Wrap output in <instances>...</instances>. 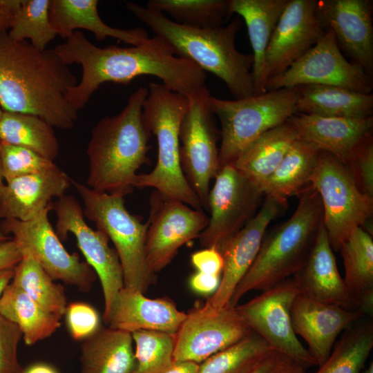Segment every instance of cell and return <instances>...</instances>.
<instances>
[{"label": "cell", "instance_id": "obj_1", "mask_svg": "<svg viewBox=\"0 0 373 373\" xmlns=\"http://www.w3.org/2000/svg\"><path fill=\"white\" fill-rule=\"evenodd\" d=\"M66 39L54 50L67 66L76 64L82 68L80 82L65 95L76 112L84 107L105 82L128 84L137 77L151 75L171 90L185 96L206 86V72L190 60L175 55L170 45L159 36L130 47H98L80 30L74 31Z\"/></svg>", "mask_w": 373, "mask_h": 373}, {"label": "cell", "instance_id": "obj_2", "mask_svg": "<svg viewBox=\"0 0 373 373\" xmlns=\"http://www.w3.org/2000/svg\"><path fill=\"white\" fill-rule=\"evenodd\" d=\"M77 80L53 49L39 50L8 32L0 37V105L3 111L36 115L70 129L77 118L65 95Z\"/></svg>", "mask_w": 373, "mask_h": 373}, {"label": "cell", "instance_id": "obj_3", "mask_svg": "<svg viewBox=\"0 0 373 373\" xmlns=\"http://www.w3.org/2000/svg\"><path fill=\"white\" fill-rule=\"evenodd\" d=\"M148 88L140 86L121 112L101 118L93 127L86 154V186L124 198L134 189L137 171L149 162L152 135L143 115Z\"/></svg>", "mask_w": 373, "mask_h": 373}, {"label": "cell", "instance_id": "obj_4", "mask_svg": "<svg viewBox=\"0 0 373 373\" xmlns=\"http://www.w3.org/2000/svg\"><path fill=\"white\" fill-rule=\"evenodd\" d=\"M125 4L155 36L170 45L175 55L218 77L235 99L254 95L253 55L242 53L236 47V37L242 25L239 17L224 26L196 28L179 24L166 15L137 3L126 1Z\"/></svg>", "mask_w": 373, "mask_h": 373}, {"label": "cell", "instance_id": "obj_5", "mask_svg": "<svg viewBox=\"0 0 373 373\" xmlns=\"http://www.w3.org/2000/svg\"><path fill=\"white\" fill-rule=\"evenodd\" d=\"M290 218L265 235L256 259L229 302L235 307L251 290L268 289L294 276L304 265L323 222L318 192L309 184L296 195Z\"/></svg>", "mask_w": 373, "mask_h": 373}, {"label": "cell", "instance_id": "obj_6", "mask_svg": "<svg viewBox=\"0 0 373 373\" xmlns=\"http://www.w3.org/2000/svg\"><path fill=\"white\" fill-rule=\"evenodd\" d=\"M188 97L175 93L162 83L151 82L143 103V115L157 144L153 169L137 174L134 188H153L161 194L202 210L198 197L188 182L180 160V126L188 108Z\"/></svg>", "mask_w": 373, "mask_h": 373}, {"label": "cell", "instance_id": "obj_7", "mask_svg": "<svg viewBox=\"0 0 373 373\" xmlns=\"http://www.w3.org/2000/svg\"><path fill=\"white\" fill-rule=\"evenodd\" d=\"M81 197L84 215L114 245L122 268L124 285L144 294L154 281L146 257L148 223L126 208L124 198L93 190L72 179Z\"/></svg>", "mask_w": 373, "mask_h": 373}, {"label": "cell", "instance_id": "obj_8", "mask_svg": "<svg viewBox=\"0 0 373 373\" xmlns=\"http://www.w3.org/2000/svg\"><path fill=\"white\" fill-rule=\"evenodd\" d=\"M296 94L294 87L232 100L211 95V108L221 126L220 169L232 165L256 139L296 113Z\"/></svg>", "mask_w": 373, "mask_h": 373}, {"label": "cell", "instance_id": "obj_9", "mask_svg": "<svg viewBox=\"0 0 373 373\" xmlns=\"http://www.w3.org/2000/svg\"><path fill=\"white\" fill-rule=\"evenodd\" d=\"M310 184L318 192L323 222L333 250L357 227L364 230L372 218L373 198L363 194L345 165L334 155L321 151Z\"/></svg>", "mask_w": 373, "mask_h": 373}, {"label": "cell", "instance_id": "obj_10", "mask_svg": "<svg viewBox=\"0 0 373 373\" xmlns=\"http://www.w3.org/2000/svg\"><path fill=\"white\" fill-rule=\"evenodd\" d=\"M211 95L209 89L204 86L187 96L188 108L179 132L182 171L203 209H206L210 182L220 170L217 143L220 133L210 104Z\"/></svg>", "mask_w": 373, "mask_h": 373}, {"label": "cell", "instance_id": "obj_11", "mask_svg": "<svg viewBox=\"0 0 373 373\" xmlns=\"http://www.w3.org/2000/svg\"><path fill=\"white\" fill-rule=\"evenodd\" d=\"M51 209L52 206L28 221L2 220L0 230L12 236L22 256H30L54 280H61L88 292L97 275L77 254H70L65 249L49 221Z\"/></svg>", "mask_w": 373, "mask_h": 373}, {"label": "cell", "instance_id": "obj_12", "mask_svg": "<svg viewBox=\"0 0 373 373\" xmlns=\"http://www.w3.org/2000/svg\"><path fill=\"white\" fill-rule=\"evenodd\" d=\"M300 294L293 278L262 291L236 310L250 327L271 347L305 367L316 365L314 359L295 334L291 318L292 304Z\"/></svg>", "mask_w": 373, "mask_h": 373}, {"label": "cell", "instance_id": "obj_13", "mask_svg": "<svg viewBox=\"0 0 373 373\" xmlns=\"http://www.w3.org/2000/svg\"><path fill=\"white\" fill-rule=\"evenodd\" d=\"M316 84L372 93V79L360 66L343 55L334 32L323 37L281 74L268 79L266 90Z\"/></svg>", "mask_w": 373, "mask_h": 373}, {"label": "cell", "instance_id": "obj_14", "mask_svg": "<svg viewBox=\"0 0 373 373\" xmlns=\"http://www.w3.org/2000/svg\"><path fill=\"white\" fill-rule=\"evenodd\" d=\"M214 178L207 200L211 216L199 239L204 248L219 249L256 213L264 195L233 165L221 167Z\"/></svg>", "mask_w": 373, "mask_h": 373}, {"label": "cell", "instance_id": "obj_15", "mask_svg": "<svg viewBox=\"0 0 373 373\" xmlns=\"http://www.w3.org/2000/svg\"><path fill=\"white\" fill-rule=\"evenodd\" d=\"M56 215L55 231L61 240L68 233L76 239L86 262L95 272L102 285L105 316L119 291L124 287L122 268L115 249L108 245L105 233L90 227L85 221L83 208L73 195H64L52 204Z\"/></svg>", "mask_w": 373, "mask_h": 373}, {"label": "cell", "instance_id": "obj_16", "mask_svg": "<svg viewBox=\"0 0 373 373\" xmlns=\"http://www.w3.org/2000/svg\"><path fill=\"white\" fill-rule=\"evenodd\" d=\"M149 204L145 251L149 267L155 274L171 262L183 245L199 238L209 218L203 210L155 190L150 195Z\"/></svg>", "mask_w": 373, "mask_h": 373}, {"label": "cell", "instance_id": "obj_17", "mask_svg": "<svg viewBox=\"0 0 373 373\" xmlns=\"http://www.w3.org/2000/svg\"><path fill=\"white\" fill-rule=\"evenodd\" d=\"M253 332L235 307L196 305L186 313L175 334L173 360L198 364Z\"/></svg>", "mask_w": 373, "mask_h": 373}, {"label": "cell", "instance_id": "obj_18", "mask_svg": "<svg viewBox=\"0 0 373 373\" xmlns=\"http://www.w3.org/2000/svg\"><path fill=\"white\" fill-rule=\"evenodd\" d=\"M256 213L218 249L223 258V269L217 290L205 302L216 309L229 306L240 282L256 259L270 222L287 207V200L265 195Z\"/></svg>", "mask_w": 373, "mask_h": 373}, {"label": "cell", "instance_id": "obj_19", "mask_svg": "<svg viewBox=\"0 0 373 373\" xmlns=\"http://www.w3.org/2000/svg\"><path fill=\"white\" fill-rule=\"evenodd\" d=\"M316 0H289L271 37L265 57V78L285 71L324 35Z\"/></svg>", "mask_w": 373, "mask_h": 373}, {"label": "cell", "instance_id": "obj_20", "mask_svg": "<svg viewBox=\"0 0 373 373\" xmlns=\"http://www.w3.org/2000/svg\"><path fill=\"white\" fill-rule=\"evenodd\" d=\"M316 11L323 28L332 30L338 45L369 75L373 70L372 1L318 0Z\"/></svg>", "mask_w": 373, "mask_h": 373}, {"label": "cell", "instance_id": "obj_21", "mask_svg": "<svg viewBox=\"0 0 373 373\" xmlns=\"http://www.w3.org/2000/svg\"><path fill=\"white\" fill-rule=\"evenodd\" d=\"M364 317L358 310L320 303L300 294L291 308L294 331L305 341L307 351L318 366L328 358L338 336Z\"/></svg>", "mask_w": 373, "mask_h": 373}, {"label": "cell", "instance_id": "obj_22", "mask_svg": "<svg viewBox=\"0 0 373 373\" xmlns=\"http://www.w3.org/2000/svg\"><path fill=\"white\" fill-rule=\"evenodd\" d=\"M292 278L300 295L357 310V301L339 273L323 222L304 265Z\"/></svg>", "mask_w": 373, "mask_h": 373}, {"label": "cell", "instance_id": "obj_23", "mask_svg": "<svg viewBox=\"0 0 373 373\" xmlns=\"http://www.w3.org/2000/svg\"><path fill=\"white\" fill-rule=\"evenodd\" d=\"M186 317L170 299L149 298L135 289L122 287L103 317L108 327L128 333L140 330L175 335Z\"/></svg>", "mask_w": 373, "mask_h": 373}, {"label": "cell", "instance_id": "obj_24", "mask_svg": "<svg viewBox=\"0 0 373 373\" xmlns=\"http://www.w3.org/2000/svg\"><path fill=\"white\" fill-rule=\"evenodd\" d=\"M72 186V179L58 166L11 179L0 193V218L28 221L52 206Z\"/></svg>", "mask_w": 373, "mask_h": 373}, {"label": "cell", "instance_id": "obj_25", "mask_svg": "<svg viewBox=\"0 0 373 373\" xmlns=\"http://www.w3.org/2000/svg\"><path fill=\"white\" fill-rule=\"evenodd\" d=\"M287 122L300 140L343 162L373 126L372 116L361 118L323 117L295 113Z\"/></svg>", "mask_w": 373, "mask_h": 373}, {"label": "cell", "instance_id": "obj_26", "mask_svg": "<svg viewBox=\"0 0 373 373\" xmlns=\"http://www.w3.org/2000/svg\"><path fill=\"white\" fill-rule=\"evenodd\" d=\"M97 0H50L49 17L57 35L66 39L77 29L92 32L96 40L112 37L131 46H137L149 39L144 28L112 27L101 19Z\"/></svg>", "mask_w": 373, "mask_h": 373}, {"label": "cell", "instance_id": "obj_27", "mask_svg": "<svg viewBox=\"0 0 373 373\" xmlns=\"http://www.w3.org/2000/svg\"><path fill=\"white\" fill-rule=\"evenodd\" d=\"M289 0H228L227 18L237 14L245 21L253 50L254 95L267 92L265 57L269 42Z\"/></svg>", "mask_w": 373, "mask_h": 373}, {"label": "cell", "instance_id": "obj_28", "mask_svg": "<svg viewBox=\"0 0 373 373\" xmlns=\"http://www.w3.org/2000/svg\"><path fill=\"white\" fill-rule=\"evenodd\" d=\"M80 373H134L136 361L131 333L100 327L81 345Z\"/></svg>", "mask_w": 373, "mask_h": 373}, {"label": "cell", "instance_id": "obj_29", "mask_svg": "<svg viewBox=\"0 0 373 373\" xmlns=\"http://www.w3.org/2000/svg\"><path fill=\"white\" fill-rule=\"evenodd\" d=\"M296 111L323 117H371L373 94L335 86L301 85L297 86Z\"/></svg>", "mask_w": 373, "mask_h": 373}, {"label": "cell", "instance_id": "obj_30", "mask_svg": "<svg viewBox=\"0 0 373 373\" xmlns=\"http://www.w3.org/2000/svg\"><path fill=\"white\" fill-rule=\"evenodd\" d=\"M298 139L296 131L287 121L256 139L232 165L260 189Z\"/></svg>", "mask_w": 373, "mask_h": 373}, {"label": "cell", "instance_id": "obj_31", "mask_svg": "<svg viewBox=\"0 0 373 373\" xmlns=\"http://www.w3.org/2000/svg\"><path fill=\"white\" fill-rule=\"evenodd\" d=\"M321 151L298 139L273 173L260 186L264 195L287 200L310 184Z\"/></svg>", "mask_w": 373, "mask_h": 373}, {"label": "cell", "instance_id": "obj_32", "mask_svg": "<svg viewBox=\"0 0 373 373\" xmlns=\"http://www.w3.org/2000/svg\"><path fill=\"white\" fill-rule=\"evenodd\" d=\"M0 315L19 327L27 345L48 338L61 325V318L45 310L11 282L1 296Z\"/></svg>", "mask_w": 373, "mask_h": 373}, {"label": "cell", "instance_id": "obj_33", "mask_svg": "<svg viewBox=\"0 0 373 373\" xmlns=\"http://www.w3.org/2000/svg\"><path fill=\"white\" fill-rule=\"evenodd\" d=\"M0 142L27 148L53 161L59 153L52 126L34 115L3 111Z\"/></svg>", "mask_w": 373, "mask_h": 373}, {"label": "cell", "instance_id": "obj_34", "mask_svg": "<svg viewBox=\"0 0 373 373\" xmlns=\"http://www.w3.org/2000/svg\"><path fill=\"white\" fill-rule=\"evenodd\" d=\"M362 318L346 328L315 373H361L373 347V323Z\"/></svg>", "mask_w": 373, "mask_h": 373}, {"label": "cell", "instance_id": "obj_35", "mask_svg": "<svg viewBox=\"0 0 373 373\" xmlns=\"http://www.w3.org/2000/svg\"><path fill=\"white\" fill-rule=\"evenodd\" d=\"M338 250L345 269L344 282L358 305L361 297L373 293L372 236L363 228L357 227Z\"/></svg>", "mask_w": 373, "mask_h": 373}, {"label": "cell", "instance_id": "obj_36", "mask_svg": "<svg viewBox=\"0 0 373 373\" xmlns=\"http://www.w3.org/2000/svg\"><path fill=\"white\" fill-rule=\"evenodd\" d=\"M11 283L47 312L59 318L64 315L68 304L64 287L30 256H22L15 267Z\"/></svg>", "mask_w": 373, "mask_h": 373}, {"label": "cell", "instance_id": "obj_37", "mask_svg": "<svg viewBox=\"0 0 373 373\" xmlns=\"http://www.w3.org/2000/svg\"><path fill=\"white\" fill-rule=\"evenodd\" d=\"M146 7L169 15L179 24L210 28L227 19L228 0H149Z\"/></svg>", "mask_w": 373, "mask_h": 373}, {"label": "cell", "instance_id": "obj_38", "mask_svg": "<svg viewBox=\"0 0 373 373\" xmlns=\"http://www.w3.org/2000/svg\"><path fill=\"white\" fill-rule=\"evenodd\" d=\"M271 350L261 336L253 332L202 361L198 373H249Z\"/></svg>", "mask_w": 373, "mask_h": 373}, {"label": "cell", "instance_id": "obj_39", "mask_svg": "<svg viewBox=\"0 0 373 373\" xmlns=\"http://www.w3.org/2000/svg\"><path fill=\"white\" fill-rule=\"evenodd\" d=\"M50 0H22L12 17L9 37L17 41L30 40L36 48L46 49L57 35L50 21Z\"/></svg>", "mask_w": 373, "mask_h": 373}, {"label": "cell", "instance_id": "obj_40", "mask_svg": "<svg viewBox=\"0 0 373 373\" xmlns=\"http://www.w3.org/2000/svg\"><path fill=\"white\" fill-rule=\"evenodd\" d=\"M131 335L136 361L134 373H159L174 361L175 335L148 330Z\"/></svg>", "mask_w": 373, "mask_h": 373}, {"label": "cell", "instance_id": "obj_41", "mask_svg": "<svg viewBox=\"0 0 373 373\" xmlns=\"http://www.w3.org/2000/svg\"><path fill=\"white\" fill-rule=\"evenodd\" d=\"M2 175L6 182L57 166L53 160L19 146L0 142Z\"/></svg>", "mask_w": 373, "mask_h": 373}, {"label": "cell", "instance_id": "obj_42", "mask_svg": "<svg viewBox=\"0 0 373 373\" xmlns=\"http://www.w3.org/2000/svg\"><path fill=\"white\" fill-rule=\"evenodd\" d=\"M350 172L358 189L373 198V139L366 135L342 162Z\"/></svg>", "mask_w": 373, "mask_h": 373}, {"label": "cell", "instance_id": "obj_43", "mask_svg": "<svg viewBox=\"0 0 373 373\" xmlns=\"http://www.w3.org/2000/svg\"><path fill=\"white\" fill-rule=\"evenodd\" d=\"M64 315L71 337L84 341L93 334L101 326L96 309L88 303L73 302L68 304Z\"/></svg>", "mask_w": 373, "mask_h": 373}, {"label": "cell", "instance_id": "obj_44", "mask_svg": "<svg viewBox=\"0 0 373 373\" xmlns=\"http://www.w3.org/2000/svg\"><path fill=\"white\" fill-rule=\"evenodd\" d=\"M21 338L19 327L0 315V373H23L17 355Z\"/></svg>", "mask_w": 373, "mask_h": 373}, {"label": "cell", "instance_id": "obj_45", "mask_svg": "<svg viewBox=\"0 0 373 373\" xmlns=\"http://www.w3.org/2000/svg\"><path fill=\"white\" fill-rule=\"evenodd\" d=\"M191 262L197 271L211 275L222 274L223 258L219 250L214 247L194 252L191 256Z\"/></svg>", "mask_w": 373, "mask_h": 373}, {"label": "cell", "instance_id": "obj_46", "mask_svg": "<svg viewBox=\"0 0 373 373\" xmlns=\"http://www.w3.org/2000/svg\"><path fill=\"white\" fill-rule=\"evenodd\" d=\"M221 276L206 274L197 271L190 279L192 289L202 294H213L218 289Z\"/></svg>", "mask_w": 373, "mask_h": 373}, {"label": "cell", "instance_id": "obj_47", "mask_svg": "<svg viewBox=\"0 0 373 373\" xmlns=\"http://www.w3.org/2000/svg\"><path fill=\"white\" fill-rule=\"evenodd\" d=\"M21 258L22 254L12 238L0 244V271L15 267Z\"/></svg>", "mask_w": 373, "mask_h": 373}, {"label": "cell", "instance_id": "obj_48", "mask_svg": "<svg viewBox=\"0 0 373 373\" xmlns=\"http://www.w3.org/2000/svg\"><path fill=\"white\" fill-rule=\"evenodd\" d=\"M22 0H0V37L10 29L12 17Z\"/></svg>", "mask_w": 373, "mask_h": 373}, {"label": "cell", "instance_id": "obj_49", "mask_svg": "<svg viewBox=\"0 0 373 373\" xmlns=\"http://www.w3.org/2000/svg\"><path fill=\"white\" fill-rule=\"evenodd\" d=\"M199 364L192 361H173L159 373H198Z\"/></svg>", "mask_w": 373, "mask_h": 373}, {"label": "cell", "instance_id": "obj_50", "mask_svg": "<svg viewBox=\"0 0 373 373\" xmlns=\"http://www.w3.org/2000/svg\"><path fill=\"white\" fill-rule=\"evenodd\" d=\"M23 373H59L52 365L44 363H34L26 369Z\"/></svg>", "mask_w": 373, "mask_h": 373}, {"label": "cell", "instance_id": "obj_51", "mask_svg": "<svg viewBox=\"0 0 373 373\" xmlns=\"http://www.w3.org/2000/svg\"><path fill=\"white\" fill-rule=\"evenodd\" d=\"M14 269L15 267H12L0 271V298L4 289L12 280Z\"/></svg>", "mask_w": 373, "mask_h": 373}, {"label": "cell", "instance_id": "obj_52", "mask_svg": "<svg viewBox=\"0 0 373 373\" xmlns=\"http://www.w3.org/2000/svg\"><path fill=\"white\" fill-rule=\"evenodd\" d=\"M5 186L4 179L2 175V169H1V151H0V193Z\"/></svg>", "mask_w": 373, "mask_h": 373}, {"label": "cell", "instance_id": "obj_53", "mask_svg": "<svg viewBox=\"0 0 373 373\" xmlns=\"http://www.w3.org/2000/svg\"><path fill=\"white\" fill-rule=\"evenodd\" d=\"M10 236L6 235L0 230V244L10 240Z\"/></svg>", "mask_w": 373, "mask_h": 373}, {"label": "cell", "instance_id": "obj_54", "mask_svg": "<svg viewBox=\"0 0 373 373\" xmlns=\"http://www.w3.org/2000/svg\"><path fill=\"white\" fill-rule=\"evenodd\" d=\"M361 373H373V363L372 361L370 362L369 365L365 368L363 369Z\"/></svg>", "mask_w": 373, "mask_h": 373}, {"label": "cell", "instance_id": "obj_55", "mask_svg": "<svg viewBox=\"0 0 373 373\" xmlns=\"http://www.w3.org/2000/svg\"><path fill=\"white\" fill-rule=\"evenodd\" d=\"M3 109H2V108H1V105H0V119H1V116H2V115H3Z\"/></svg>", "mask_w": 373, "mask_h": 373}, {"label": "cell", "instance_id": "obj_56", "mask_svg": "<svg viewBox=\"0 0 373 373\" xmlns=\"http://www.w3.org/2000/svg\"><path fill=\"white\" fill-rule=\"evenodd\" d=\"M251 373H254V372H251Z\"/></svg>", "mask_w": 373, "mask_h": 373}]
</instances>
